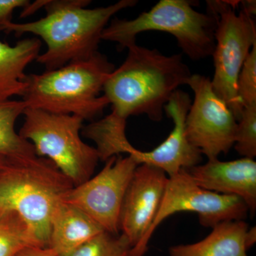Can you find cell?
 <instances>
[{"label": "cell", "instance_id": "cell-1", "mask_svg": "<svg viewBox=\"0 0 256 256\" xmlns=\"http://www.w3.org/2000/svg\"><path fill=\"white\" fill-rule=\"evenodd\" d=\"M88 0L45 1L44 18L28 23L12 22L0 26V32L20 37L32 34L46 43V52L36 58L46 70L88 60L98 52L102 34L112 16L133 8L137 0H120L102 8L89 9Z\"/></svg>", "mask_w": 256, "mask_h": 256}, {"label": "cell", "instance_id": "cell-2", "mask_svg": "<svg viewBox=\"0 0 256 256\" xmlns=\"http://www.w3.org/2000/svg\"><path fill=\"white\" fill-rule=\"evenodd\" d=\"M128 50L124 63L106 80L102 95L118 118L127 121L130 116L146 114L160 122L170 97L186 85L190 69L178 54L166 56L137 44Z\"/></svg>", "mask_w": 256, "mask_h": 256}, {"label": "cell", "instance_id": "cell-3", "mask_svg": "<svg viewBox=\"0 0 256 256\" xmlns=\"http://www.w3.org/2000/svg\"><path fill=\"white\" fill-rule=\"evenodd\" d=\"M114 68V64L98 52L88 60L28 75L22 101L26 108L72 114L90 120L109 106L101 94Z\"/></svg>", "mask_w": 256, "mask_h": 256}, {"label": "cell", "instance_id": "cell-4", "mask_svg": "<svg viewBox=\"0 0 256 256\" xmlns=\"http://www.w3.org/2000/svg\"><path fill=\"white\" fill-rule=\"evenodd\" d=\"M74 186L47 158L6 159L0 168V210L18 214L48 247L52 216Z\"/></svg>", "mask_w": 256, "mask_h": 256}, {"label": "cell", "instance_id": "cell-5", "mask_svg": "<svg viewBox=\"0 0 256 256\" xmlns=\"http://www.w3.org/2000/svg\"><path fill=\"white\" fill-rule=\"evenodd\" d=\"M194 6L188 0H160L132 20L112 18L101 38L117 44L122 50L136 44V37L142 32H166L176 38L190 60H204L212 56L214 50L217 18L212 10L202 13Z\"/></svg>", "mask_w": 256, "mask_h": 256}, {"label": "cell", "instance_id": "cell-6", "mask_svg": "<svg viewBox=\"0 0 256 256\" xmlns=\"http://www.w3.org/2000/svg\"><path fill=\"white\" fill-rule=\"evenodd\" d=\"M22 116L18 134L33 144L37 156L52 161L74 186L92 178L100 158L96 148L80 138L82 118L32 108Z\"/></svg>", "mask_w": 256, "mask_h": 256}, {"label": "cell", "instance_id": "cell-7", "mask_svg": "<svg viewBox=\"0 0 256 256\" xmlns=\"http://www.w3.org/2000/svg\"><path fill=\"white\" fill-rule=\"evenodd\" d=\"M238 2L208 1L207 6L216 16L215 47L212 56L214 74L210 80L214 92L230 108L237 122L242 110L237 90L239 74L254 45L256 26L254 12L242 6L238 13Z\"/></svg>", "mask_w": 256, "mask_h": 256}, {"label": "cell", "instance_id": "cell-8", "mask_svg": "<svg viewBox=\"0 0 256 256\" xmlns=\"http://www.w3.org/2000/svg\"><path fill=\"white\" fill-rule=\"evenodd\" d=\"M196 213L203 226L213 228L217 224L244 220L248 208L242 198L220 194L200 188L184 169L169 176L166 188L154 222L139 244L131 249L130 256H143L156 229L168 217L178 212Z\"/></svg>", "mask_w": 256, "mask_h": 256}, {"label": "cell", "instance_id": "cell-9", "mask_svg": "<svg viewBox=\"0 0 256 256\" xmlns=\"http://www.w3.org/2000/svg\"><path fill=\"white\" fill-rule=\"evenodd\" d=\"M186 85L194 92L185 121L188 140L208 160L226 154L235 143L237 120L234 112L214 92L208 77L192 74Z\"/></svg>", "mask_w": 256, "mask_h": 256}, {"label": "cell", "instance_id": "cell-10", "mask_svg": "<svg viewBox=\"0 0 256 256\" xmlns=\"http://www.w3.org/2000/svg\"><path fill=\"white\" fill-rule=\"evenodd\" d=\"M138 165L130 156H112L98 174L74 186L64 201L82 210L104 232L118 235L122 202Z\"/></svg>", "mask_w": 256, "mask_h": 256}, {"label": "cell", "instance_id": "cell-11", "mask_svg": "<svg viewBox=\"0 0 256 256\" xmlns=\"http://www.w3.org/2000/svg\"><path fill=\"white\" fill-rule=\"evenodd\" d=\"M169 176L163 170L148 164L138 165L124 194L120 230L137 246L154 222Z\"/></svg>", "mask_w": 256, "mask_h": 256}, {"label": "cell", "instance_id": "cell-12", "mask_svg": "<svg viewBox=\"0 0 256 256\" xmlns=\"http://www.w3.org/2000/svg\"><path fill=\"white\" fill-rule=\"evenodd\" d=\"M191 105L192 100L188 92L176 90L164 109L174 124L169 136L152 150H138L130 144L126 154L139 165L148 164L160 168L168 176L176 174L180 170L200 164L202 160L201 152L190 142L185 131V121Z\"/></svg>", "mask_w": 256, "mask_h": 256}, {"label": "cell", "instance_id": "cell-13", "mask_svg": "<svg viewBox=\"0 0 256 256\" xmlns=\"http://www.w3.org/2000/svg\"><path fill=\"white\" fill-rule=\"evenodd\" d=\"M200 188L220 194L234 195L245 202L250 214L256 210V162L242 158L233 161L208 160L184 169Z\"/></svg>", "mask_w": 256, "mask_h": 256}, {"label": "cell", "instance_id": "cell-14", "mask_svg": "<svg viewBox=\"0 0 256 256\" xmlns=\"http://www.w3.org/2000/svg\"><path fill=\"white\" fill-rule=\"evenodd\" d=\"M200 242L170 248V256H248L256 242V226L245 220L224 222L214 226Z\"/></svg>", "mask_w": 256, "mask_h": 256}, {"label": "cell", "instance_id": "cell-15", "mask_svg": "<svg viewBox=\"0 0 256 256\" xmlns=\"http://www.w3.org/2000/svg\"><path fill=\"white\" fill-rule=\"evenodd\" d=\"M104 232L82 210L63 201L56 208L50 220L48 247L64 256Z\"/></svg>", "mask_w": 256, "mask_h": 256}, {"label": "cell", "instance_id": "cell-16", "mask_svg": "<svg viewBox=\"0 0 256 256\" xmlns=\"http://www.w3.org/2000/svg\"><path fill=\"white\" fill-rule=\"evenodd\" d=\"M41 47L38 38H25L13 46L0 41V102L24 94L25 70L38 58Z\"/></svg>", "mask_w": 256, "mask_h": 256}, {"label": "cell", "instance_id": "cell-17", "mask_svg": "<svg viewBox=\"0 0 256 256\" xmlns=\"http://www.w3.org/2000/svg\"><path fill=\"white\" fill-rule=\"evenodd\" d=\"M26 108L22 100L0 102V156L6 159L37 156L33 144L16 132L15 124Z\"/></svg>", "mask_w": 256, "mask_h": 256}, {"label": "cell", "instance_id": "cell-18", "mask_svg": "<svg viewBox=\"0 0 256 256\" xmlns=\"http://www.w3.org/2000/svg\"><path fill=\"white\" fill-rule=\"evenodd\" d=\"M33 246H42L26 222L12 210H0V256H15Z\"/></svg>", "mask_w": 256, "mask_h": 256}, {"label": "cell", "instance_id": "cell-19", "mask_svg": "<svg viewBox=\"0 0 256 256\" xmlns=\"http://www.w3.org/2000/svg\"><path fill=\"white\" fill-rule=\"evenodd\" d=\"M130 242L124 234L104 232L94 238L60 256H130Z\"/></svg>", "mask_w": 256, "mask_h": 256}, {"label": "cell", "instance_id": "cell-20", "mask_svg": "<svg viewBox=\"0 0 256 256\" xmlns=\"http://www.w3.org/2000/svg\"><path fill=\"white\" fill-rule=\"evenodd\" d=\"M234 146L242 158L254 159L256 156V104L242 108Z\"/></svg>", "mask_w": 256, "mask_h": 256}, {"label": "cell", "instance_id": "cell-21", "mask_svg": "<svg viewBox=\"0 0 256 256\" xmlns=\"http://www.w3.org/2000/svg\"><path fill=\"white\" fill-rule=\"evenodd\" d=\"M237 90L242 108L256 104V44L242 65L238 76Z\"/></svg>", "mask_w": 256, "mask_h": 256}, {"label": "cell", "instance_id": "cell-22", "mask_svg": "<svg viewBox=\"0 0 256 256\" xmlns=\"http://www.w3.org/2000/svg\"><path fill=\"white\" fill-rule=\"evenodd\" d=\"M28 0H0V26L11 21L15 10L25 8L30 4Z\"/></svg>", "mask_w": 256, "mask_h": 256}, {"label": "cell", "instance_id": "cell-23", "mask_svg": "<svg viewBox=\"0 0 256 256\" xmlns=\"http://www.w3.org/2000/svg\"><path fill=\"white\" fill-rule=\"evenodd\" d=\"M15 256H60L50 247L33 246L25 248Z\"/></svg>", "mask_w": 256, "mask_h": 256}, {"label": "cell", "instance_id": "cell-24", "mask_svg": "<svg viewBox=\"0 0 256 256\" xmlns=\"http://www.w3.org/2000/svg\"><path fill=\"white\" fill-rule=\"evenodd\" d=\"M6 158H5L4 156H0V168L3 166V164H4L5 162H6Z\"/></svg>", "mask_w": 256, "mask_h": 256}]
</instances>
